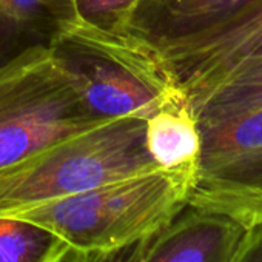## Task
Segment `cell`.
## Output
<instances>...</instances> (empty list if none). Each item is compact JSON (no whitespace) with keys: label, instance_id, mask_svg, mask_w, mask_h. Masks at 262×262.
I'll use <instances>...</instances> for the list:
<instances>
[{"label":"cell","instance_id":"13","mask_svg":"<svg viewBox=\"0 0 262 262\" xmlns=\"http://www.w3.org/2000/svg\"><path fill=\"white\" fill-rule=\"evenodd\" d=\"M136 0H74L79 19L110 30H120Z\"/></svg>","mask_w":262,"mask_h":262},{"label":"cell","instance_id":"10","mask_svg":"<svg viewBox=\"0 0 262 262\" xmlns=\"http://www.w3.org/2000/svg\"><path fill=\"white\" fill-rule=\"evenodd\" d=\"M145 148L162 168L198 164L201 131L187 102L165 106L145 120Z\"/></svg>","mask_w":262,"mask_h":262},{"label":"cell","instance_id":"2","mask_svg":"<svg viewBox=\"0 0 262 262\" xmlns=\"http://www.w3.org/2000/svg\"><path fill=\"white\" fill-rule=\"evenodd\" d=\"M158 168L145 148V120L113 119L0 168V216Z\"/></svg>","mask_w":262,"mask_h":262},{"label":"cell","instance_id":"5","mask_svg":"<svg viewBox=\"0 0 262 262\" xmlns=\"http://www.w3.org/2000/svg\"><path fill=\"white\" fill-rule=\"evenodd\" d=\"M201 153L188 207L262 224V108L199 125Z\"/></svg>","mask_w":262,"mask_h":262},{"label":"cell","instance_id":"8","mask_svg":"<svg viewBox=\"0 0 262 262\" xmlns=\"http://www.w3.org/2000/svg\"><path fill=\"white\" fill-rule=\"evenodd\" d=\"M251 0H136L120 30L151 45L199 34Z\"/></svg>","mask_w":262,"mask_h":262},{"label":"cell","instance_id":"14","mask_svg":"<svg viewBox=\"0 0 262 262\" xmlns=\"http://www.w3.org/2000/svg\"><path fill=\"white\" fill-rule=\"evenodd\" d=\"M231 262H262V224L245 230Z\"/></svg>","mask_w":262,"mask_h":262},{"label":"cell","instance_id":"9","mask_svg":"<svg viewBox=\"0 0 262 262\" xmlns=\"http://www.w3.org/2000/svg\"><path fill=\"white\" fill-rule=\"evenodd\" d=\"M76 17L74 0H0V67L53 47Z\"/></svg>","mask_w":262,"mask_h":262},{"label":"cell","instance_id":"7","mask_svg":"<svg viewBox=\"0 0 262 262\" xmlns=\"http://www.w3.org/2000/svg\"><path fill=\"white\" fill-rule=\"evenodd\" d=\"M245 230L227 216L187 207L151 234L105 253L67 254L65 262H231Z\"/></svg>","mask_w":262,"mask_h":262},{"label":"cell","instance_id":"3","mask_svg":"<svg viewBox=\"0 0 262 262\" xmlns=\"http://www.w3.org/2000/svg\"><path fill=\"white\" fill-rule=\"evenodd\" d=\"M53 48L99 119L147 120L165 106L187 102L155 47L131 33L76 17Z\"/></svg>","mask_w":262,"mask_h":262},{"label":"cell","instance_id":"1","mask_svg":"<svg viewBox=\"0 0 262 262\" xmlns=\"http://www.w3.org/2000/svg\"><path fill=\"white\" fill-rule=\"evenodd\" d=\"M198 164L158 168L27 210L17 217L62 237L68 254L105 253L151 234L187 207Z\"/></svg>","mask_w":262,"mask_h":262},{"label":"cell","instance_id":"4","mask_svg":"<svg viewBox=\"0 0 262 262\" xmlns=\"http://www.w3.org/2000/svg\"><path fill=\"white\" fill-rule=\"evenodd\" d=\"M105 122L88 110L53 47L0 67V168Z\"/></svg>","mask_w":262,"mask_h":262},{"label":"cell","instance_id":"12","mask_svg":"<svg viewBox=\"0 0 262 262\" xmlns=\"http://www.w3.org/2000/svg\"><path fill=\"white\" fill-rule=\"evenodd\" d=\"M68 244L45 227L0 216V262H65Z\"/></svg>","mask_w":262,"mask_h":262},{"label":"cell","instance_id":"11","mask_svg":"<svg viewBox=\"0 0 262 262\" xmlns=\"http://www.w3.org/2000/svg\"><path fill=\"white\" fill-rule=\"evenodd\" d=\"M262 108V57L248 63L191 106L198 125Z\"/></svg>","mask_w":262,"mask_h":262},{"label":"cell","instance_id":"6","mask_svg":"<svg viewBox=\"0 0 262 262\" xmlns=\"http://www.w3.org/2000/svg\"><path fill=\"white\" fill-rule=\"evenodd\" d=\"M190 108L248 63L262 57V0L185 39L153 45Z\"/></svg>","mask_w":262,"mask_h":262}]
</instances>
